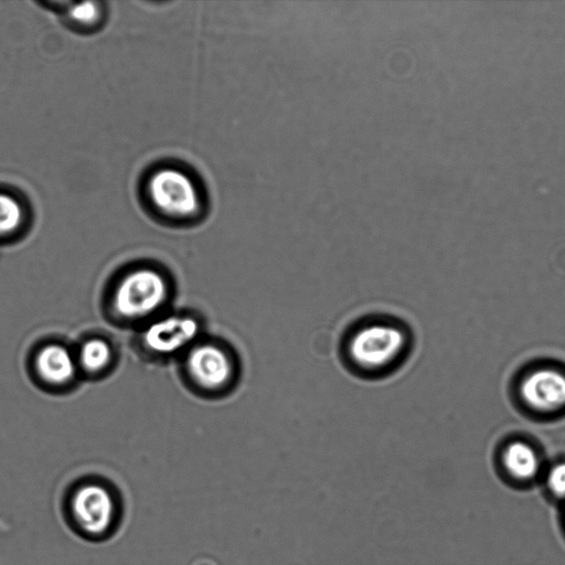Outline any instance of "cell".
Instances as JSON below:
<instances>
[{
    "instance_id": "cell-1",
    "label": "cell",
    "mask_w": 565,
    "mask_h": 565,
    "mask_svg": "<svg viewBox=\"0 0 565 565\" xmlns=\"http://www.w3.org/2000/svg\"><path fill=\"white\" fill-rule=\"evenodd\" d=\"M408 347V335L394 322L377 320L358 327L349 337L345 351L358 370L379 373L397 363Z\"/></svg>"
},
{
    "instance_id": "cell-2",
    "label": "cell",
    "mask_w": 565,
    "mask_h": 565,
    "mask_svg": "<svg viewBox=\"0 0 565 565\" xmlns=\"http://www.w3.org/2000/svg\"><path fill=\"white\" fill-rule=\"evenodd\" d=\"M66 509L75 530L94 540L109 535L119 516L117 495L100 482L76 486L67 497Z\"/></svg>"
},
{
    "instance_id": "cell-3",
    "label": "cell",
    "mask_w": 565,
    "mask_h": 565,
    "mask_svg": "<svg viewBox=\"0 0 565 565\" xmlns=\"http://www.w3.org/2000/svg\"><path fill=\"white\" fill-rule=\"evenodd\" d=\"M148 193L156 209L172 217H189L202 206L194 180L181 170H157L148 180Z\"/></svg>"
},
{
    "instance_id": "cell-4",
    "label": "cell",
    "mask_w": 565,
    "mask_h": 565,
    "mask_svg": "<svg viewBox=\"0 0 565 565\" xmlns=\"http://www.w3.org/2000/svg\"><path fill=\"white\" fill-rule=\"evenodd\" d=\"M167 284L156 270L142 268L122 278L114 296L115 310L135 319L156 311L166 300Z\"/></svg>"
},
{
    "instance_id": "cell-5",
    "label": "cell",
    "mask_w": 565,
    "mask_h": 565,
    "mask_svg": "<svg viewBox=\"0 0 565 565\" xmlns=\"http://www.w3.org/2000/svg\"><path fill=\"white\" fill-rule=\"evenodd\" d=\"M188 371L201 386L221 390L234 377L231 355L221 347L204 343L192 349L186 360Z\"/></svg>"
},
{
    "instance_id": "cell-6",
    "label": "cell",
    "mask_w": 565,
    "mask_h": 565,
    "mask_svg": "<svg viewBox=\"0 0 565 565\" xmlns=\"http://www.w3.org/2000/svg\"><path fill=\"white\" fill-rule=\"evenodd\" d=\"M522 398L539 412H553L565 407V374L541 369L530 373L521 383Z\"/></svg>"
},
{
    "instance_id": "cell-7",
    "label": "cell",
    "mask_w": 565,
    "mask_h": 565,
    "mask_svg": "<svg viewBox=\"0 0 565 565\" xmlns=\"http://www.w3.org/2000/svg\"><path fill=\"white\" fill-rule=\"evenodd\" d=\"M198 332L199 324L194 319L171 316L151 323L143 334V340L153 352L170 354L192 342Z\"/></svg>"
},
{
    "instance_id": "cell-8",
    "label": "cell",
    "mask_w": 565,
    "mask_h": 565,
    "mask_svg": "<svg viewBox=\"0 0 565 565\" xmlns=\"http://www.w3.org/2000/svg\"><path fill=\"white\" fill-rule=\"evenodd\" d=\"M36 370L52 384L68 382L75 374V362L68 350L57 344L44 347L36 356Z\"/></svg>"
},
{
    "instance_id": "cell-9",
    "label": "cell",
    "mask_w": 565,
    "mask_h": 565,
    "mask_svg": "<svg viewBox=\"0 0 565 565\" xmlns=\"http://www.w3.org/2000/svg\"><path fill=\"white\" fill-rule=\"evenodd\" d=\"M502 462L509 476L519 481L532 480L540 470L537 454L522 441H514L505 448Z\"/></svg>"
},
{
    "instance_id": "cell-10",
    "label": "cell",
    "mask_w": 565,
    "mask_h": 565,
    "mask_svg": "<svg viewBox=\"0 0 565 565\" xmlns=\"http://www.w3.org/2000/svg\"><path fill=\"white\" fill-rule=\"evenodd\" d=\"M110 355L111 352L106 342L93 339L83 344L79 352V363L85 370L97 372L109 363Z\"/></svg>"
},
{
    "instance_id": "cell-11",
    "label": "cell",
    "mask_w": 565,
    "mask_h": 565,
    "mask_svg": "<svg viewBox=\"0 0 565 565\" xmlns=\"http://www.w3.org/2000/svg\"><path fill=\"white\" fill-rule=\"evenodd\" d=\"M23 210L18 200L0 193V237L14 233L22 224Z\"/></svg>"
},
{
    "instance_id": "cell-12",
    "label": "cell",
    "mask_w": 565,
    "mask_h": 565,
    "mask_svg": "<svg viewBox=\"0 0 565 565\" xmlns=\"http://www.w3.org/2000/svg\"><path fill=\"white\" fill-rule=\"evenodd\" d=\"M67 11L68 19L77 25L89 26L99 20L100 8L97 2L74 4Z\"/></svg>"
},
{
    "instance_id": "cell-13",
    "label": "cell",
    "mask_w": 565,
    "mask_h": 565,
    "mask_svg": "<svg viewBox=\"0 0 565 565\" xmlns=\"http://www.w3.org/2000/svg\"><path fill=\"white\" fill-rule=\"evenodd\" d=\"M546 487L553 497L565 499V462L556 463L548 470Z\"/></svg>"
}]
</instances>
